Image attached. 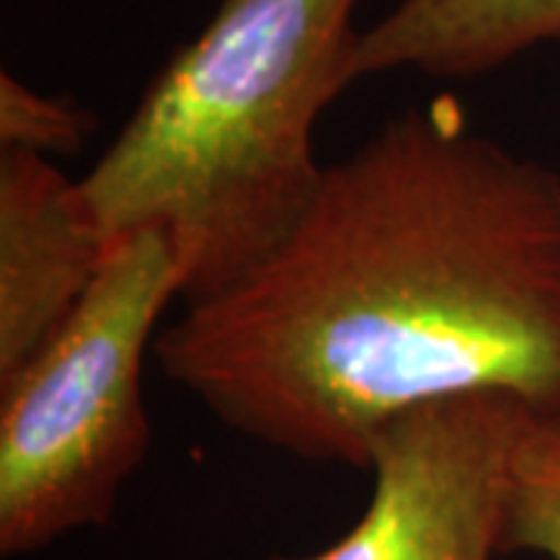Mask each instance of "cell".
I'll list each match as a JSON object with an SVG mask.
<instances>
[{"instance_id":"6da1fadb","label":"cell","mask_w":560,"mask_h":560,"mask_svg":"<svg viewBox=\"0 0 560 560\" xmlns=\"http://www.w3.org/2000/svg\"><path fill=\"white\" fill-rule=\"evenodd\" d=\"M249 440L371 467L427 401L508 393L560 418V175L442 97L324 168L293 234L153 342Z\"/></svg>"},{"instance_id":"8992f818","label":"cell","mask_w":560,"mask_h":560,"mask_svg":"<svg viewBox=\"0 0 560 560\" xmlns=\"http://www.w3.org/2000/svg\"><path fill=\"white\" fill-rule=\"evenodd\" d=\"M560 38V0H401L359 35L355 79H474Z\"/></svg>"},{"instance_id":"3957f363","label":"cell","mask_w":560,"mask_h":560,"mask_svg":"<svg viewBox=\"0 0 560 560\" xmlns=\"http://www.w3.org/2000/svg\"><path fill=\"white\" fill-rule=\"evenodd\" d=\"M180 287L165 234L119 241L75 315L0 386L3 558L113 521L150 448L143 359Z\"/></svg>"},{"instance_id":"ba28073f","label":"cell","mask_w":560,"mask_h":560,"mask_svg":"<svg viewBox=\"0 0 560 560\" xmlns=\"http://www.w3.org/2000/svg\"><path fill=\"white\" fill-rule=\"evenodd\" d=\"M94 131V116L69 97L40 94L16 79L10 69L0 72V150L20 153H75Z\"/></svg>"},{"instance_id":"7a4b0ae2","label":"cell","mask_w":560,"mask_h":560,"mask_svg":"<svg viewBox=\"0 0 560 560\" xmlns=\"http://www.w3.org/2000/svg\"><path fill=\"white\" fill-rule=\"evenodd\" d=\"M359 0H221L79 178L109 249L165 234L180 302L212 300L293 234L318 194L320 113L355 81Z\"/></svg>"},{"instance_id":"52a82bcc","label":"cell","mask_w":560,"mask_h":560,"mask_svg":"<svg viewBox=\"0 0 560 560\" xmlns=\"http://www.w3.org/2000/svg\"><path fill=\"white\" fill-rule=\"evenodd\" d=\"M529 551L560 560V418L529 415L514 445L501 555Z\"/></svg>"},{"instance_id":"5b68a950","label":"cell","mask_w":560,"mask_h":560,"mask_svg":"<svg viewBox=\"0 0 560 560\" xmlns=\"http://www.w3.org/2000/svg\"><path fill=\"white\" fill-rule=\"evenodd\" d=\"M109 253L79 180L47 156L0 150V386L75 315Z\"/></svg>"},{"instance_id":"277c9868","label":"cell","mask_w":560,"mask_h":560,"mask_svg":"<svg viewBox=\"0 0 560 560\" xmlns=\"http://www.w3.org/2000/svg\"><path fill=\"white\" fill-rule=\"evenodd\" d=\"M529 415L508 393H470L393 418L371 448L374 492L359 523L312 558L278 560H492Z\"/></svg>"}]
</instances>
